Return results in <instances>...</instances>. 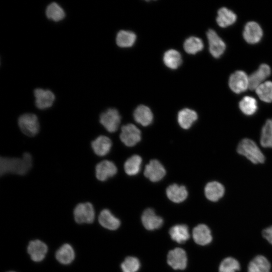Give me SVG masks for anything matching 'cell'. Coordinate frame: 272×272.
Segmentation results:
<instances>
[{"label":"cell","instance_id":"28","mask_svg":"<svg viewBox=\"0 0 272 272\" xmlns=\"http://www.w3.org/2000/svg\"><path fill=\"white\" fill-rule=\"evenodd\" d=\"M47 18L54 22L63 20L65 16L62 8L57 3L53 2L49 4L45 10Z\"/></svg>","mask_w":272,"mask_h":272},{"label":"cell","instance_id":"19","mask_svg":"<svg viewBox=\"0 0 272 272\" xmlns=\"http://www.w3.org/2000/svg\"><path fill=\"white\" fill-rule=\"evenodd\" d=\"M112 142L107 137L100 135L91 143L92 148L95 154L99 156H104L110 151Z\"/></svg>","mask_w":272,"mask_h":272},{"label":"cell","instance_id":"25","mask_svg":"<svg viewBox=\"0 0 272 272\" xmlns=\"http://www.w3.org/2000/svg\"><path fill=\"white\" fill-rule=\"evenodd\" d=\"M237 19L235 14L226 8H222L218 11L216 19L218 24L225 28L233 24Z\"/></svg>","mask_w":272,"mask_h":272},{"label":"cell","instance_id":"35","mask_svg":"<svg viewBox=\"0 0 272 272\" xmlns=\"http://www.w3.org/2000/svg\"><path fill=\"white\" fill-rule=\"evenodd\" d=\"M240 269V264L236 258L228 256L224 258L219 266V272H236Z\"/></svg>","mask_w":272,"mask_h":272},{"label":"cell","instance_id":"5","mask_svg":"<svg viewBox=\"0 0 272 272\" xmlns=\"http://www.w3.org/2000/svg\"><path fill=\"white\" fill-rule=\"evenodd\" d=\"M74 215L76 222L78 223H91L95 218L93 206L89 202L80 203L75 208Z\"/></svg>","mask_w":272,"mask_h":272},{"label":"cell","instance_id":"31","mask_svg":"<svg viewBox=\"0 0 272 272\" xmlns=\"http://www.w3.org/2000/svg\"><path fill=\"white\" fill-rule=\"evenodd\" d=\"M135 40L136 35L133 32L121 30L117 34L116 42L120 47H128L133 45Z\"/></svg>","mask_w":272,"mask_h":272},{"label":"cell","instance_id":"2","mask_svg":"<svg viewBox=\"0 0 272 272\" xmlns=\"http://www.w3.org/2000/svg\"><path fill=\"white\" fill-rule=\"evenodd\" d=\"M237 152L253 164L262 163L265 158L255 143L249 139H243L239 143Z\"/></svg>","mask_w":272,"mask_h":272},{"label":"cell","instance_id":"17","mask_svg":"<svg viewBox=\"0 0 272 272\" xmlns=\"http://www.w3.org/2000/svg\"><path fill=\"white\" fill-rule=\"evenodd\" d=\"M142 221L144 227L149 230L160 228L163 223L161 217L157 216L152 209H147L143 213Z\"/></svg>","mask_w":272,"mask_h":272},{"label":"cell","instance_id":"23","mask_svg":"<svg viewBox=\"0 0 272 272\" xmlns=\"http://www.w3.org/2000/svg\"><path fill=\"white\" fill-rule=\"evenodd\" d=\"M197 119V114L194 110L189 108L181 110L178 114L179 125L183 129H189Z\"/></svg>","mask_w":272,"mask_h":272},{"label":"cell","instance_id":"22","mask_svg":"<svg viewBox=\"0 0 272 272\" xmlns=\"http://www.w3.org/2000/svg\"><path fill=\"white\" fill-rule=\"evenodd\" d=\"M133 117L137 123L144 126H147L152 123L153 114L148 107L141 105L135 109Z\"/></svg>","mask_w":272,"mask_h":272},{"label":"cell","instance_id":"34","mask_svg":"<svg viewBox=\"0 0 272 272\" xmlns=\"http://www.w3.org/2000/svg\"><path fill=\"white\" fill-rule=\"evenodd\" d=\"M183 47L185 51L191 54L200 51L203 48V44L200 38L192 36L187 38L184 42Z\"/></svg>","mask_w":272,"mask_h":272},{"label":"cell","instance_id":"21","mask_svg":"<svg viewBox=\"0 0 272 272\" xmlns=\"http://www.w3.org/2000/svg\"><path fill=\"white\" fill-rule=\"evenodd\" d=\"M225 193L223 185L217 181H211L207 183L205 188V194L210 201H217L221 198Z\"/></svg>","mask_w":272,"mask_h":272},{"label":"cell","instance_id":"30","mask_svg":"<svg viewBox=\"0 0 272 272\" xmlns=\"http://www.w3.org/2000/svg\"><path fill=\"white\" fill-rule=\"evenodd\" d=\"M163 61L168 67L176 69L182 62L181 54L176 50L170 49L164 53Z\"/></svg>","mask_w":272,"mask_h":272},{"label":"cell","instance_id":"29","mask_svg":"<svg viewBox=\"0 0 272 272\" xmlns=\"http://www.w3.org/2000/svg\"><path fill=\"white\" fill-rule=\"evenodd\" d=\"M142 162V159L140 156L134 155L131 156L124 163L125 173L129 176L137 175L140 171Z\"/></svg>","mask_w":272,"mask_h":272},{"label":"cell","instance_id":"18","mask_svg":"<svg viewBox=\"0 0 272 272\" xmlns=\"http://www.w3.org/2000/svg\"><path fill=\"white\" fill-rule=\"evenodd\" d=\"M270 269L269 261L261 254L254 257L247 265V272H270Z\"/></svg>","mask_w":272,"mask_h":272},{"label":"cell","instance_id":"11","mask_svg":"<svg viewBox=\"0 0 272 272\" xmlns=\"http://www.w3.org/2000/svg\"><path fill=\"white\" fill-rule=\"evenodd\" d=\"M117 171L115 165L109 160H103L98 163L95 167L96 178L100 181H104L114 176Z\"/></svg>","mask_w":272,"mask_h":272},{"label":"cell","instance_id":"7","mask_svg":"<svg viewBox=\"0 0 272 272\" xmlns=\"http://www.w3.org/2000/svg\"><path fill=\"white\" fill-rule=\"evenodd\" d=\"M229 86L236 93L243 92L249 88L248 76L244 72L237 71L230 76Z\"/></svg>","mask_w":272,"mask_h":272},{"label":"cell","instance_id":"3","mask_svg":"<svg viewBox=\"0 0 272 272\" xmlns=\"http://www.w3.org/2000/svg\"><path fill=\"white\" fill-rule=\"evenodd\" d=\"M18 125L21 131L26 135L34 137L39 131L40 125L37 116L33 113H25L18 119Z\"/></svg>","mask_w":272,"mask_h":272},{"label":"cell","instance_id":"33","mask_svg":"<svg viewBox=\"0 0 272 272\" xmlns=\"http://www.w3.org/2000/svg\"><path fill=\"white\" fill-rule=\"evenodd\" d=\"M239 106L241 111L247 115L253 114L257 109V101L251 96L243 98L239 102Z\"/></svg>","mask_w":272,"mask_h":272},{"label":"cell","instance_id":"4","mask_svg":"<svg viewBox=\"0 0 272 272\" xmlns=\"http://www.w3.org/2000/svg\"><path fill=\"white\" fill-rule=\"evenodd\" d=\"M99 121L108 131L114 132L119 126L121 116L116 109L109 108L101 114Z\"/></svg>","mask_w":272,"mask_h":272},{"label":"cell","instance_id":"20","mask_svg":"<svg viewBox=\"0 0 272 272\" xmlns=\"http://www.w3.org/2000/svg\"><path fill=\"white\" fill-rule=\"evenodd\" d=\"M166 194L172 201L179 203L185 200L188 195V192L185 186L172 184L167 188Z\"/></svg>","mask_w":272,"mask_h":272},{"label":"cell","instance_id":"37","mask_svg":"<svg viewBox=\"0 0 272 272\" xmlns=\"http://www.w3.org/2000/svg\"><path fill=\"white\" fill-rule=\"evenodd\" d=\"M121 267L123 272H137L140 268V263L135 257H127L122 263Z\"/></svg>","mask_w":272,"mask_h":272},{"label":"cell","instance_id":"10","mask_svg":"<svg viewBox=\"0 0 272 272\" xmlns=\"http://www.w3.org/2000/svg\"><path fill=\"white\" fill-rule=\"evenodd\" d=\"M35 105L40 109L50 107L55 100V95L49 90L41 88L36 89L34 91Z\"/></svg>","mask_w":272,"mask_h":272},{"label":"cell","instance_id":"39","mask_svg":"<svg viewBox=\"0 0 272 272\" xmlns=\"http://www.w3.org/2000/svg\"><path fill=\"white\" fill-rule=\"evenodd\" d=\"M10 272H14V271H10Z\"/></svg>","mask_w":272,"mask_h":272},{"label":"cell","instance_id":"26","mask_svg":"<svg viewBox=\"0 0 272 272\" xmlns=\"http://www.w3.org/2000/svg\"><path fill=\"white\" fill-rule=\"evenodd\" d=\"M55 256L60 263L68 264L73 261L75 254L72 246L69 244H64L57 250Z\"/></svg>","mask_w":272,"mask_h":272},{"label":"cell","instance_id":"12","mask_svg":"<svg viewBox=\"0 0 272 272\" xmlns=\"http://www.w3.org/2000/svg\"><path fill=\"white\" fill-rule=\"evenodd\" d=\"M270 72V68L267 64H261L257 71L248 77L249 89L256 90L269 76Z\"/></svg>","mask_w":272,"mask_h":272},{"label":"cell","instance_id":"16","mask_svg":"<svg viewBox=\"0 0 272 272\" xmlns=\"http://www.w3.org/2000/svg\"><path fill=\"white\" fill-rule=\"evenodd\" d=\"M192 236L195 243L202 246L210 244L213 240L211 230L205 224H199L194 227Z\"/></svg>","mask_w":272,"mask_h":272},{"label":"cell","instance_id":"14","mask_svg":"<svg viewBox=\"0 0 272 272\" xmlns=\"http://www.w3.org/2000/svg\"><path fill=\"white\" fill-rule=\"evenodd\" d=\"M245 40L250 44L258 43L262 36V30L257 23L251 21L248 22L245 26L243 32Z\"/></svg>","mask_w":272,"mask_h":272},{"label":"cell","instance_id":"15","mask_svg":"<svg viewBox=\"0 0 272 272\" xmlns=\"http://www.w3.org/2000/svg\"><path fill=\"white\" fill-rule=\"evenodd\" d=\"M47 249V245L39 240L31 241L27 248L31 258L36 262L40 261L44 258Z\"/></svg>","mask_w":272,"mask_h":272},{"label":"cell","instance_id":"36","mask_svg":"<svg viewBox=\"0 0 272 272\" xmlns=\"http://www.w3.org/2000/svg\"><path fill=\"white\" fill-rule=\"evenodd\" d=\"M255 91L261 100L267 103L272 102V82H263L256 89Z\"/></svg>","mask_w":272,"mask_h":272},{"label":"cell","instance_id":"32","mask_svg":"<svg viewBox=\"0 0 272 272\" xmlns=\"http://www.w3.org/2000/svg\"><path fill=\"white\" fill-rule=\"evenodd\" d=\"M260 142L262 147L272 148V118L267 120L263 126Z\"/></svg>","mask_w":272,"mask_h":272},{"label":"cell","instance_id":"9","mask_svg":"<svg viewBox=\"0 0 272 272\" xmlns=\"http://www.w3.org/2000/svg\"><path fill=\"white\" fill-rule=\"evenodd\" d=\"M207 36L210 53L214 57L219 58L225 50V43L216 32L212 29H210L207 31Z\"/></svg>","mask_w":272,"mask_h":272},{"label":"cell","instance_id":"13","mask_svg":"<svg viewBox=\"0 0 272 272\" xmlns=\"http://www.w3.org/2000/svg\"><path fill=\"white\" fill-rule=\"evenodd\" d=\"M167 262L175 269H184L187 264L185 251L179 248L170 251L167 256Z\"/></svg>","mask_w":272,"mask_h":272},{"label":"cell","instance_id":"1","mask_svg":"<svg viewBox=\"0 0 272 272\" xmlns=\"http://www.w3.org/2000/svg\"><path fill=\"white\" fill-rule=\"evenodd\" d=\"M33 159L29 153H24L21 158L1 157L0 159L1 176L7 174L24 175L32 167Z\"/></svg>","mask_w":272,"mask_h":272},{"label":"cell","instance_id":"8","mask_svg":"<svg viewBox=\"0 0 272 272\" xmlns=\"http://www.w3.org/2000/svg\"><path fill=\"white\" fill-rule=\"evenodd\" d=\"M144 175L152 182H158L166 174V170L163 165L157 160H152L144 170Z\"/></svg>","mask_w":272,"mask_h":272},{"label":"cell","instance_id":"6","mask_svg":"<svg viewBox=\"0 0 272 272\" xmlns=\"http://www.w3.org/2000/svg\"><path fill=\"white\" fill-rule=\"evenodd\" d=\"M121 141L127 147H133L141 140L140 130L133 124H127L121 127Z\"/></svg>","mask_w":272,"mask_h":272},{"label":"cell","instance_id":"38","mask_svg":"<svg viewBox=\"0 0 272 272\" xmlns=\"http://www.w3.org/2000/svg\"><path fill=\"white\" fill-rule=\"evenodd\" d=\"M261 235L264 239L272 245V225L263 229Z\"/></svg>","mask_w":272,"mask_h":272},{"label":"cell","instance_id":"27","mask_svg":"<svg viewBox=\"0 0 272 272\" xmlns=\"http://www.w3.org/2000/svg\"><path fill=\"white\" fill-rule=\"evenodd\" d=\"M171 238L179 243H183L189 238L188 228L185 225H177L173 226L169 231Z\"/></svg>","mask_w":272,"mask_h":272},{"label":"cell","instance_id":"24","mask_svg":"<svg viewBox=\"0 0 272 272\" xmlns=\"http://www.w3.org/2000/svg\"><path fill=\"white\" fill-rule=\"evenodd\" d=\"M98 220L102 226L111 230L117 229L120 224L119 219L107 209H104L100 212Z\"/></svg>","mask_w":272,"mask_h":272}]
</instances>
